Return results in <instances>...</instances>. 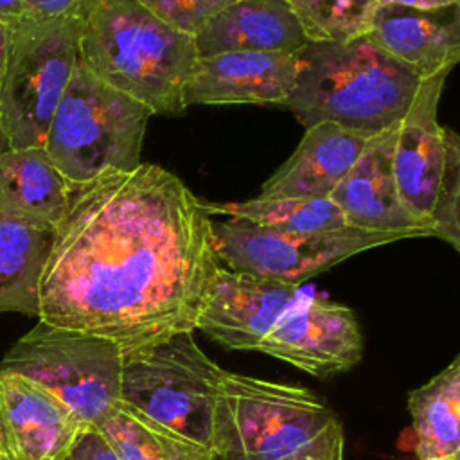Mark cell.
<instances>
[{"mask_svg": "<svg viewBox=\"0 0 460 460\" xmlns=\"http://www.w3.org/2000/svg\"><path fill=\"white\" fill-rule=\"evenodd\" d=\"M296 54L234 50L198 56L183 104H282L295 86Z\"/></svg>", "mask_w": 460, "mask_h": 460, "instance_id": "obj_14", "label": "cell"}, {"mask_svg": "<svg viewBox=\"0 0 460 460\" xmlns=\"http://www.w3.org/2000/svg\"><path fill=\"white\" fill-rule=\"evenodd\" d=\"M336 420L313 392L223 370L212 419L216 460H286Z\"/></svg>", "mask_w": 460, "mask_h": 460, "instance_id": "obj_4", "label": "cell"}, {"mask_svg": "<svg viewBox=\"0 0 460 460\" xmlns=\"http://www.w3.org/2000/svg\"><path fill=\"white\" fill-rule=\"evenodd\" d=\"M435 460H460V456H446V458H435Z\"/></svg>", "mask_w": 460, "mask_h": 460, "instance_id": "obj_33", "label": "cell"}, {"mask_svg": "<svg viewBox=\"0 0 460 460\" xmlns=\"http://www.w3.org/2000/svg\"><path fill=\"white\" fill-rule=\"evenodd\" d=\"M70 181L43 147L9 149L0 155V214L54 230L68 201Z\"/></svg>", "mask_w": 460, "mask_h": 460, "instance_id": "obj_19", "label": "cell"}, {"mask_svg": "<svg viewBox=\"0 0 460 460\" xmlns=\"http://www.w3.org/2000/svg\"><path fill=\"white\" fill-rule=\"evenodd\" d=\"M198 56L234 50L296 54L307 45L288 0H234L196 36Z\"/></svg>", "mask_w": 460, "mask_h": 460, "instance_id": "obj_18", "label": "cell"}, {"mask_svg": "<svg viewBox=\"0 0 460 460\" xmlns=\"http://www.w3.org/2000/svg\"><path fill=\"white\" fill-rule=\"evenodd\" d=\"M9 149H11V144H9L7 133H5L4 126H2V120H0V155L5 153V151H9Z\"/></svg>", "mask_w": 460, "mask_h": 460, "instance_id": "obj_32", "label": "cell"}, {"mask_svg": "<svg viewBox=\"0 0 460 460\" xmlns=\"http://www.w3.org/2000/svg\"><path fill=\"white\" fill-rule=\"evenodd\" d=\"M0 84V120L11 149L43 147L79 58V20L20 18Z\"/></svg>", "mask_w": 460, "mask_h": 460, "instance_id": "obj_9", "label": "cell"}, {"mask_svg": "<svg viewBox=\"0 0 460 460\" xmlns=\"http://www.w3.org/2000/svg\"><path fill=\"white\" fill-rule=\"evenodd\" d=\"M52 230L0 214V313L38 316L40 280Z\"/></svg>", "mask_w": 460, "mask_h": 460, "instance_id": "obj_20", "label": "cell"}, {"mask_svg": "<svg viewBox=\"0 0 460 460\" xmlns=\"http://www.w3.org/2000/svg\"><path fill=\"white\" fill-rule=\"evenodd\" d=\"M102 0H25L23 18L86 22Z\"/></svg>", "mask_w": 460, "mask_h": 460, "instance_id": "obj_26", "label": "cell"}, {"mask_svg": "<svg viewBox=\"0 0 460 460\" xmlns=\"http://www.w3.org/2000/svg\"><path fill=\"white\" fill-rule=\"evenodd\" d=\"M65 460H119L108 442L102 438V435L90 428L86 429L77 442L74 444L72 451L66 455Z\"/></svg>", "mask_w": 460, "mask_h": 460, "instance_id": "obj_28", "label": "cell"}, {"mask_svg": "<svg viewBox=\"0 0 460 460\" xmlns=\"http://www.w3.org/2000/svg\"><path fill=\"white\" fill-rule=\"evenodd\" d=\"M223 368L194 331L174 332L122 356L120 406L142 420L210 447Z\"/></svg>", "mask_w": 460, "mask_h": 460, "instance_id": "obj_6", "label": "cell"}, {"mask_svg": "<svg viewBox=\"0 0 460 460\" xmlns=\"http://www.w3.org/2000/svg\"><path fill=\"white\" fill-rule=\"evenodd\" d=\"M11 41H13V27L0 20V84L5 75V68L11 54Z\"/></svg>", "mask_w": 460, "mask_h": 460, "instance_id": "obj_29", "label": "cell"}, {"mask_svg": "<svg viewBox=\"0 0 460 460\" xmlns=\"http://www.w3.org/2000/svg\"><path fill=\"white\" fill-rule=\"evenodd\" d=\"M151 110L95 77L77 58L43 149L70 183L140 164Z\"/></svg>", "mask_w": 460, "mask_h": 460, "instance_id": "obj_5", "label": "cell"}, {"mask_svg": "<svg viewBox=\"0 0 460 460\" xmlns=\"http://www.w3.org/2000/svg\"><path fill=\"white\" fill-rule=\"evenodd\" d=\"M84 428L52 394L31 379L0 372V456L65 460Z\"/></svg>", "mask_w": 460, "mask_h": 460, "instance_id": "obj_13", "label": "cell"}, {"mask_svg": "<svg viewBox=\"0 0 460 460\" xmlns=\"http://www.w3.org/2000/svg\"><path fill=\"white\" fill-rule=\"evenodd\" d=\"M216 253L228 270L253 277L300 286L304 280L331 270L338 262L401 239L406 234L345 226L332 232L298 234L259 226L230 217L212 221Z\"/></svg>", "mask_w": 460, "mask_h": 460, "instance_id": "obj_10", "label": "cell"}, {"mask_svg": "<svg viewBox=\"0 0 460 460\" xmlns=\"http://www.w3.org/2000/svg\"><path fill=\"white\" fill-rule=\"evenodd\" d=\"M208 214H226L259 226L318 234L345 228V217L331 198H253L239 203H207Z\"/></svg>", "mask_w": 460, "mask_h": 460, "instance_id": "obj_22", "label": "cell"}, {"mask_svg": "<svg viewBox=\"0 0 460 460\" xmlns=\"http://www.w3.org/2000/svg\"><path fill=\"white\" fill-rule=\"evenodd\" d=\"M196 59L194 38L164 23L138 0H102L79 36V61L153 115L185 111L183 88Z\"/></svg>", "mask_w": 460, "mask_h": 460, "instance_id": "obj_3", "label": "cell"}, {"mask_svg": "<svg viewBox=\"0 0 460 460\" xmlns=\"http://www.w3.org/2000/svg\"><path fill=\"white\" fill-rule=\"evenodd\" d=\"M365 38L420 81L451 72L460 61V4L433 9L379 4Z\"/></svg>", "mask_w": 460, "mask_h": 460, "instance_id": "obj_16", "label": "cell"}, {"mask_svg": "<svg viewBox=\"0 0 460 460\" xmlns=\"http://www.w3.org/2000/svg\"><path fill=\"white\" fill-rule=\"evenodd\" d=\"M298 288L219 266L199 305L194 329L232 350H259Z\"/></svg>", "mask_w": 460, "mask_h": 460, "instance_id": "obj_12", "label": "cell"}, {"mask_svg": "<svg viewBox=\"0 0 460 460\" xmlns=\"http://www.w3.org/2000/svg\"><path fill=\"white\" fill-rule=\"evenodd\" d=\"M25 0H0V20L13 25L23 14Z\"/></svg>", "mask_w": 460, "mask_h": 460, "instance_id": "obj_30", "label": "cell"}, {"mask_svg": "<svg viewBox=\"0 0 460 460\" xmlns=\"http://www.w3.org/2000/svg\"><path fill=\"white\" fill-rule=\"evenodd\" d=\"M286 460H345V431L341 422L336 419L305 449Z\"/></svg>", "mask_w": 460, "mask_h": 460, "instance_id": "obj_27", "label": "cell"}, {"mask_svg": "<svg viewBox=\"0 0 460 460\" xmlns=\"http://www.w3.org/2000/svg\"><path fill=\"white\" fill-rule=\"evenodd\" d=\"M399 124L368 137L359 158L331 192L347 226L397 232L410 237H433V230L404 208L394 178V147Z\"/></svg>", "mask_w": 460, "mask_h": 460, "instance_id": "obj_15", "label": "cell"}, {"mask_svg": "<svg viewBox=\"0 0 460 460\" xmlns=\"http://www.w3.org/2000/svg\"><path fill=\"white\" fill-rule=\"evenodd\" d=\"M447 75L420 81L401 120L392 165L408 214L460 250V138L437 117Z\"/></svg>", "mask_w": 460, "mask_h": 460, "instance_id": "obj_7", "label": "cell"}, {"mask_svg": "<svg viewBox=\"0 0 460 460\" xmlns=\"http://www.w3.org/2000/svg\"><path fill=\"white\" fill-rule=\"evenodd\" d=\"M368 137L318 122L305 128L295 153L264 181L261 198H329L359 158Z\"/></svg>", "mask_w": 460, "mask_h": 460, "instance_id": "obj_17", "label": "cell"}, {"mask_svg": "<svg viewBox=\"0 0 460 460\" xmlns=\"http://www.w3.org/2000/svg\"><path fill=\"white\" fill-rule=\"evenodd\" d=\"M221 266L212 216L156 164L70 183L40 280L38 318L93 334L122 356L181 331Z\"/></svg>", "mask_w": 460, "mask_h": 460, "instance_id": "obj_1", "label": "cell"}, {"mask_svg": "<svg viewBox=\"0 0 460 460\" xmlns=\"http://www.w3.org/2000/svg\"><path fill=\"white\" fill-rule=\"evenodd\" d=\"M0 460H5V458H2V456H0Z\"/></svg>", "mask_w": 460, "mask_h": 460, "instance_id": "obj_34", "label": "cell"}, {"mask_svg": "<svg viewBox=\"0 0 460 460\" xmlns=\"http://www.w3.org/2000/svg\"><path fill=\"white\" fill-rule=\"evenodd\" d=\"M295 86L280 104L304 128L318 122L377 135L399 124L420 79L365 36L349 43H314L296 52Z\"/></svg>", "mask_w": 460, "mask_h": 460, "instance_id": "obj_2", "label": "cell"}, {"mask_svg": "<svg viewBox=\"0 0 460 460\" xmlns=\"http://www.w3.org/2000/svg\"><path fill=\"white\" fill-rule=\"evenodd\" d=\"M363 332L350 307L322 298H296L259 350L323 379L354 368L363 358Z\"/></svg>", "mask_w": 460, "mask_h": 460, "instance_id": "obj_11", "label": "cell"}, {"mask_svg": "<svg viewBox=\"0 0 460 460\" xmlns=\"http://www.w3.org/2000/svg\"><path fill=\"white\" fill-rule=\"evenodd\" d=\"M0 372L40 385L88 429L120 404V349L104 338L41 320L4 354Z\"/></svg>", "mask_w": 460, "mask_h": 460, "instance_id": "obj_8", "label": "cell"}, {"mask_svg": "<svg viewBox=\"0 0 460 460\" xmlns=\"http://www.w3.org/2000/svg\"><path fill=\"white\" fill-rule=\"evenodd\" d=\"M169 27L196 36L217 13L234 0H138Z\"/></svg>", "mask_w": 460, "mask_h": 460, "instance_id": "obj_25", "label": "cell"}, {"mask_svg": "<svg viewBox=\"0 0 460 460\" xmlns=\"http://www.w3.org/2000/svg\"><path fill=\"white\" fill-rule=\"evenodd\" d=\"M95 429L119 460H216L210 447L156 428L120 404Z\"/></svg>", "mask_w": 460, "mask_h": 460, "instance_id": "obj_23", "label": "cell"}, {"mask_svg": "<svg viewBox=\"0 0 460 460\" xmlns=\"http://www.w3.org/2000/svg\"><path fill=\"white\" fill-rule=\"evenodd\" d=\"M307 41L349 43L365 36L379 0H288Z\"/></svg>", "mask_w": 460, "mask_h": 460, "instance_id": "obj_24", "label": "cell"}, {"mask_svg": "<svg viewBox=\"0 0 460 460\" xmlns=\"http://www.w3.org/2000/svg\"><path fill=\"white\" fill-rule=\"evenodd\" d=\"M379 4H401V5H410V7L433 9V7L460 4V0H379Z\"/></svg>", "mask_w": 460, "mask_h": 460, "instance_id": "obj_31", "label": "cell"}, {"mask_svg": "<svg viewBox=\"0 0 460 460\" xmlns=\"http://www.w3.org/2000/svg\"><path fill=\"white\" fill-rule=\"evenodd\" d=\"M417 460L460 456V356L408 394Z\"/></svg>", "mask_w": 460, "mask_h": 460, "instance_id": "obj_21", "label": "cell"}]
</instances>
